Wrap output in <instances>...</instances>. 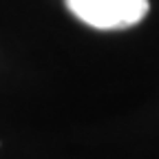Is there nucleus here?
Returning a JSON list of instances; mask_svg holds the SVG:
<instances>
[{
  "label": "nucleus",
  "mask_w": 159,
  "mask_h": 159,
  "mask_svg": "<svg viewBox=\"0 0 159 159\" xmlns=\"http://www.w3.org/2000/svg\"><path fill=\"white\" fill-rule=\"evenodd\" d=\"M66 9L84 25L99 31H119L146 18L148 0H64Z\"/></svg>",
  "instance_id": "nucleus-1"
}]
</instances>
